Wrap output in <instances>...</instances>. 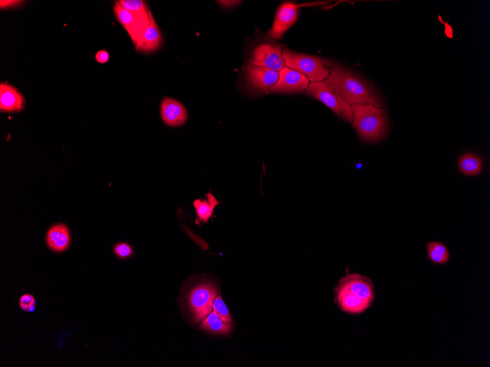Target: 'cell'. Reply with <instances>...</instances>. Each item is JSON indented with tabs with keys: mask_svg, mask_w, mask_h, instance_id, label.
Instances as JSON below:
<instances>
[{
	"mask_svg": "<svg viewBox=\"0 0 490 367\" xmlns=\"http://www.w3.org/2000/svg\"><path fill=\"white\" fill-rule=\"evenodd\" d=\"M284 50V46L273 40L261 41L252 48L248 65L263 67L280 72L285 68Z\"/></svg>",
	"mask_w": 490,
	"mask_h": 367,
	"instance_id": "6",
	"label": "cell"
},
{
	"mask_svg": "<svg viewBox=\"0 0 490 367\" xmlns=\"http://www.w3.org/2000/svg\"><path fill=\"white\" fill-rule=\"evenodd\" d=\"M427 252L430 260L437 265H444L450 258L448 248L440 242L432 241L428 243Z\"/></svg>",
	"mask_w": 490,
	"mask_h": 367,
	"instance_id": "20",
	"label": "cell"
},
{
	"mask_svg": "<svg viewBox=\"0 0 490 367\" xmlns=\"http://www.w3.org/2000/svg\"><path fill=\"white\" fill-rule=\"evenodd\" d=\"M20 305L22 310L32 312L35 309L36 300L32 295L26 294L21 297Z\"/></svg>",
	"mask_w": 490,
	"mask_h": 367,
	"instance_id": "24",
	"label": "cell"
},
{
	"mask_svg": "<svg viewBox=\"0 0 490 367\" xmlns=\"http://www.w3.org/2000/svg\"><path fill=\"white\" fill-rule=\"evenodd\" d=\"M23 94L8 82L0 84V111L5 113L20 112L25 109Z\"/></svg>",
	"mask_w": 490,
	"mask_h": 367,
	"instance_id": "13",
	"label": "cell"
},
{
	"mask_svg": "<svg viewBox=\"0 0 490 367\" xmlns=\"http://www.w3.org/2000/svg\"><path fill=\"white\" fill-rule=\"evenodd\" d=\"M339 286L348 289L352 294L368 300L371 303L375 298L374 286L367 277L359 274H347L338 283Z\"/></svg>",
	"mask_w": 490,
	"mask_h": 367,
	"instance_id": "12",
	"label": "cell"
},
{
	"mask_svg": "<svg viewBox=\"0 0 490 367\" xmlns=\"http://www.w3.org/2000/svg\"><path fill=\"white\" fill-rule=\"evenodd\" d=\"M309 86V80L297 71L285 67L279 72V79L270 89L272 93L297 94L303 93Z\"/></svg>",
	"mask_w": 490,
	"mask_h": 367,
	"instance_id": "10",
	"label": "cell"
},
{
	"mask_svg": "<svg viewBox=\"0 0 490 367\" xmlns=\"http://www.w3.org/2000/svg\"><path fill=\"white\" fill-rule=\"evenodd\" d=\"M24 3V1H20V0H5V1L1 0L0 1V8L2 10L18 8H20Z\"/></svg>",
	"mask_w": 490,
	"mask_h": 367,
	"instance_id": "25",
	"label": "cell"
},
{
	"mask_svg": "<svg viewBox=\"0 0 490 367\" xmlns=\"http://www.w3.org/2000/svg\"><path fill=\"white\" fill-rule=\"evenodd\" d=\"M305 5H298L286 2L277 10L274 21L268 35L274 40L283 39L286 32L296 22L298 18V10Z\"/></svg>",
	"mask_w": 490,
	"mask_h": 367,
	"instance_id": "9",
	"label": "cell"
},
{
	"mask_svg": "<svg viewBox=\"0 0 490 367\" xmlns=\"http://www.w3.org/2000/svg\"><path fill=\"white\" fill-rule=\"evenodd\" d=\"M306 95L312 97L331 109L342 120L352 122V107L324 81L310 82Z\"/></svg>",
	"mask_w": 490,
	"mask_h": 367,
	"instance_id": "5",
	"label": "cell"
},
{
	"mask_svg": "<svg viewBox=\"0 0 490 367\" xmlns=\"http://www.w3.org/2000/svg\"><path fill=\"white\" fill-rule=\"evenodd\" d=\"M96 61L101 64L107 63L110 60V54L107 50H101L95 54Z\"/></svg>",
	"mask_w": 490,
	"mask_h": 367,
	"instance_id": "26",
	"label": "cell"
},
{
	"mask_svg": "<svg viewBox=\"0 0 490 367\" xmlns=\"http://www.w3.org/2000/svg\"><path fill=\"white\" fill-rule=\"evenodd\" d=\"M336 302L342 311L350 314H360L369 309L371 302L355 295L348 289L338 286L336 288Z\"/></svg>",
	"mask_w": 490,
	"mask_h": 367,
	"instance_id": "14",
	"label": "cell"
},
{
	"mask_svg": "<svg viewBox=\"0 0 490 367\" xmlns=\"http://www.w3.org/2000/svg\"><path fill=\"white\" fill-rule=\"evenodd\" d=\"M119 4L126 11L140 15H150L152 11L143 0H120Z\"/></svg>",
	"mask_w": 490,
	"mask_h": 367,
	"instance_id": "21",
	"label": "cell"
},
{
	"mask_svg": "<svg viewBox=\"0 0 490 367\" xmlns=\"http://www.w3.org/2000/svg\"><path fill=\"white\" fill-rule=\"evenodd\" d=\"M244 86L251 94L261 95L270 92L279 79V72L247 65L243 67Z\"/></svg>",
	"mask_w": 490,
	"mask_h": 367,
	"instance_id": "7",
	"label": "cell"
},
{
	"mask_svg": "<svg viewBox=\"0 0 490 367\" xmlns=\"http://www.w3.org/2000/svg\"><path fill=\"white\" fill-rule=\"evenodd\" d=\"M206 199H196L193 203L199 224L207 223L213 216L215 208L220 204L211 193L206 194Z\"/></svg>",
	"mask_w": 490,
	"mask_h": 367,
	"instance_id": "17",
	"label": "cell"
},
{
	"mask_svg": "<svg viewBox=\"0 0 490 367\" xmlns=\"http://www.w3.org/2000/svg\"><path fill=\"white\" fill-rule=\"evenodd\" d=\"M283 58L286 68L304 75L310 81H324L330 75L333 62L322 58L307 55L285 48Z\"/></svg>",
	"mask_w": 490,
	"mask_h": 367,
	"instance_id": "3",
	"label": "cell"
},
{
	"mask_svg": "<svg viewBox=\"0 0 490 367\" xmlns=\"http://www.w3.org/2000/svg\"><path fill=\"white\" fill-rule=\"evenodd\" d=\"M163 37L153 15L148 28L144 32L138 44L135 46L137 52L143 54H150L157 51L161 45Z\"/></svg>",
	"mask_w": 490,
	"mask_h": 367,
	"instance_id": "15",
	"label": "cell"
},
{
	"mask_svg": "<svg viewBox=\"0 0 490 367\" xmlns=\"http://www.w3.org/2000/svg\"><path fill=\"white\" fill-rule=\"evenodd\" d=\"M324 82L351 106L367 105L385 108L381 95L368 80L338 62L333 63L330 75Z\"/></svg>",
	"mask_w": 490,
	"mask_h": 367,
	"instance_id": "1",
	"label": "cell"
},
{
	"mask_svg": "<svg viewBox=\"0 0 490 367\" xmlns=\"http://www.w3.org/2000/svg\"><path fill=\"white\" fill-rule=\"evenodd\" d=\"M219 291L213 283L204 282L194 287L188 295V308L194 324L202 322L213 309Z\"/></svg>",
	"mask_w": 490,
	"mask_h": 367,
	"instance_id": "4",
	"label": "cell"
},
{
	"mask_svg": "<svg viewBox=\"0 0 490 367\" xmlns=\"http://www.w3.org/2000/svg\"><path fill=\"white\" fill-rule=\"evenodd\" d=\"M213 310L219 315L220 319L225 323H232L233 319L221 295H218L213 303Z\"/></svg>",
	"mask_w": 490,
	"mask_h": 367,
	"instance_id": "22",
	"label": "cell"
},
{
	"mask_svg": "<svg viewBox=\"0 0 490 367\" xmlns=\"http://www.w3.org/2000/svg\"><path fill=\"white\" fill-rule=\"evenodd\" d=\"M114 13L135 46L141 39L145 29L150 26L152 13L150 15H137L126 11L117 1L115 6H114Z\"/></svg>",
	"mask_w": 490,
	"mask_h": 367,
	"instance_id": "8",
	"label": "cell"
},
{
	"mask_svg": "<svg viewBox=\"0 0 490 367\" xmlns=\"http://www.w3.org/2000/svg\"><path fill=\"white\" fill-rule=\"evenodd\" d=\"M352 125L361 139L368 143L380 141L387 135L389 122L385 109L367 105H352Z\"/></svg>",
	"mask_w": 490,
	"mask_h": 367,
	"instance_id": "2",
	"label": "cell"
},
{
	"mask_svg": "<svg viewBox=\"0 0 490 367\" xmlns=\"http://www.w3.org/2000/svg\"><path fill=\"white\" fill-rule=\"evenodd\" d=\"M460 171L465 176H476L483 171V159L473 154H465L458 160Z\"/></svg>",
	"mask_w": 490,
	"mask_h": 367,
	"instance_id": "19",
	"label": "cell"
},
{
	"mask_svg": "<svg viewBox=\"0 0 490 367\" xmlns=\"http://www.w3.org/2000/svg\"><path fill=\"white\" fill-rule=\"evenodd\" d=\"M218 3L225 8H232L237 6L241 2L240 1H218Z\"/></svg>",
	"mask_w": 490,
	"mask_h": 367,
	"instance_id": "27",
	"label": "cell"
},
{
	"mask_svg": "<svg viewBox=\"0 0 490 367\" xmlns=\"http://www.w3.org/2000/svg\"><path fill=\"white\" fill-rule=\"evenodd\" d=\"M48 246L55 253H62L71 243L70 231L65 225H56L48 230L46 236Z\"/></svg>",
	"mask_w": 490,
	"mask_h": 367,
	"instance_id": "16",
	"label": "cell"
},
{
	"mask_svg": "<svg viewBox=\"0 0 490 367\" xmlns=\"http://www.w3.org/2000/svg\"><path fill=\"white\" fill-rule=\"evenodd\" d=\"M160 113L162 121L171 127L183 126L188 118L187 111L184 105L171 98L162 100Z\"/></svg>",
	"mask_w": 490,
	"mask_h": 367,
	"instance_id": "11",
	"label": "cell"
},
{
	"mask_svg": "<svg viewBox=\"0 0 490 367\" xmlns=\"http://www.w3.org/2000/svg\"><path fill=\"white\" fill-rule=\"evenodd\" d=\"M114 253L121 259L126 260L133 255V249L127 243H119L114 246Z\"/></svg>",
	"mask_w": 490,
	"mask_h": 367,
	"instance_id": "23",
	"label": "cell"
},
{
	"mask_svg": "<svg viewBox=\"0 0 490 367\" xmlns=\"http://www.w3.org/2000/svg\"><path fill=\"white\" fill-rule=\"evenodd\" d=\"M200 329L218 335H228L232 331V323H225L223 321L215 310L206 316L202 321Z\"/></svg>",
	"mask_w": 490,
	"mask_h": 367,
	"instance_id": "18",
	"label": "cell"
}]
</instances>
